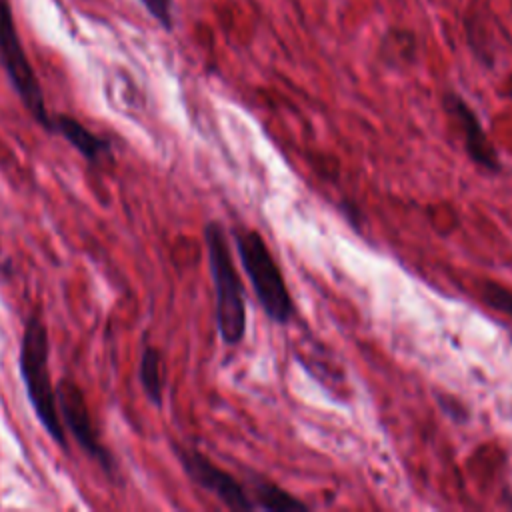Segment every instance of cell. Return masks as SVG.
I'll return each instance as SVG.
<instances>
[{
	"mask_svg": "<svg viewBox=\"0 0 512 512\" xmlns=\"http://www.w3.org/2000/svg\"><path fill=\"white\" fill-rule=\"evenodd\" d=\"M48 356H50V340H48L46 324L38 314H30L20 338V352H18L20 378L40 426L56 442V446L68 452L66 428L58 412L56 386L52 384V378H50Z\"/></svg>",
	"mask_w": 512,
	"mask_h": 512,
	"instance_id": "1",
	"label": "cell"
},
{
	"mask_svg": "<svg viewBox=\"0 0 512 512\" xmlns=\"http://www.w3.org/2000/svg\"><path fill=\"white\" fill-rule=\"evenodd\" d=\"M208 266L216 292V326L224 344L234 346L246 334V306L240 276L234 268L226 234L218 222L204 226Z\"/></svg>",
	"mask_w": 512,
	"mask_h": 512,
	"instance_id": "2",
	"label": "cell"
},
{
	"mask_svg": "<svg viewBox=\"0 0 512 512\" xmlns=\"http://www.w3.org/2000/svg\"><path fill=\"white\" fill-rule=\"evenodd\" d=\"M232 236L236 242L242 268L248 274V280L262 310L274 322L286 324L294 314L292 298L284 282V276L264 238L256 230L248 228H238L232 232Z\"/></svg>",
	"mask_w": 512,
	"mask_h": 512,
	"instance_id": "3",
	"label": "cell"
},
{
	"mask_svg": "<svg viewBox=\"0 0 512 512\" xmlns=\"http://www.w3.org/2000/svg\"><path fill=\"white\" fill-rule=\"evenodd\" d=\"M0 64L28 114L52 134L54 122L48 114L40 80L20 42L10 0H0Z\"/></svg>",
	"mask_w": 512,
	"mask_h": 512,
	"instance_id": "4",
	"label": "cell"
},
{
	"mask_svg": "<svg viewBox=\"0 0 512 512\" xmlns=\"http://www.w3.org/2000/svg\"><path fill=\"white\" fill-rule=\"evenodd\" d=\"M56 402L64 428L74 436L82 452L94 460L108 478H116L114 456L100 440L82 388L72 378H62L56 386Z\"/></svg>",
	"mask_w": 512,
	"mask_h": 512,
	"instance_id": "5",
	"label": "cell"
},
{
	"mask_svg": "<svg viewBox=\"0 0 512 512\" xmlns=\"http://www.w3.org/2000/svg\"><path fill=\"white\" fill-rule=\"evenodd\" d=\"M174 456L178 458L184 474L202 490L216 496L230 510H256V504L250 492L226 470L216 466L208 456L194 448H186L178 442H172Z\"/></svg>",
	"mask_w": 512,
	"mask_h": 512,
	"instance_id": "6",
	"label": "cell"
},
{
	"mask_svg": "<svg viewBox=\"0 0 512 512\" xmlns=\"http://www.w3.org/2000/svg\"><path fill=\"white\" fill-rule=\"evenodd\" d=\"M444 106L456 118L458 126L462 128L468 156L476 164H480V166H484L488 170H500V162H498L496 150L492 148L490 140L486 138L484 128H482L480 120L476 118L474 110L458 94H448L444 98Z\"/></svg>",
	"mask_w": 512,
	"mask_h": 512,
	"instance_id": "7",
	"label": "cell"
},
{
	"mask_svg": "<svg viewBox=\"0 0 512 512\" xmlns=\"http://www.w3.org/2000/svg\"><path fill=\"white\" fill-rule=\"evenodd\" d=\"M54 128L52 134L62 136L82 158H86L90 164L100 162L104 156H110L112 146L106 138L98 136L96 132L88 130L80 120L68 114L52 116Z\"/></svg>",
	"mask_w": 512,
	"mask_h": 512,
	"instance_id": "8",
	"label": "cell"
},
{
	"mask_svg": "<svg viewBox=\"0 0 512 512\" xmlns=\"http://www.w3.org/2000/svg\"><path fill=\"white\" fill-rule=\"evenodd\" d=\"M138 378L144 396L148 402L156 408L162 406L164 398V370H162V354L156 346L146 344L140 354V366H138Z\"/></svg>",
	"mask_w": 512,
	"mask_h": 512,
	"instance_id": "9",
	"label": "cell"
},
{
	"mask_svg": "<svg viewBox=\"0 0 512 512\" xmlns=\"http://www.w3.org/2000/svg\"><path fill=\"white\" fill-rule=\"evenodd\" d=\"M256 508L262 510H306L308 506L302 504L300 500L292 498L288 492H284L280 486L264 480V478H256L252 482V492H250Z\"/></svg>",
	"mask_w": 512,
	"mask_h": 512,
	"instance_id": "10",
	"label": "cell"
},
{
	"mask_svg": "<svg viewBox=\"0 0 512 512\" xmlns=\"http://www.w3.org/2000/svg\"><path fill=\"white\" fill-rule=\"evenodd\" d=\"M484 298L492 308H496V310H500V312H504L506 316L512 318V292L488 282L484 286Z\"/></svg>",
	"mask_w": 512,
	"mask_h": 512,
	"instance_id": "11",
	"label": "cell"
},
{
	"mask_svg": "<svg viewBox=\"0 0 512 512\" xmlns=\"http://www.w3.org/2000/svg\"><path fill=\"white\" fill-rule=\"evenodd\" d=\"M148 14L166 30H172L174 16H172V0H140Z\"/></svg>",
	"mask_w": 512,
	"mask_h": 512,
	"instance_id": "12",
	"label": "cell"
}]
</instances>
